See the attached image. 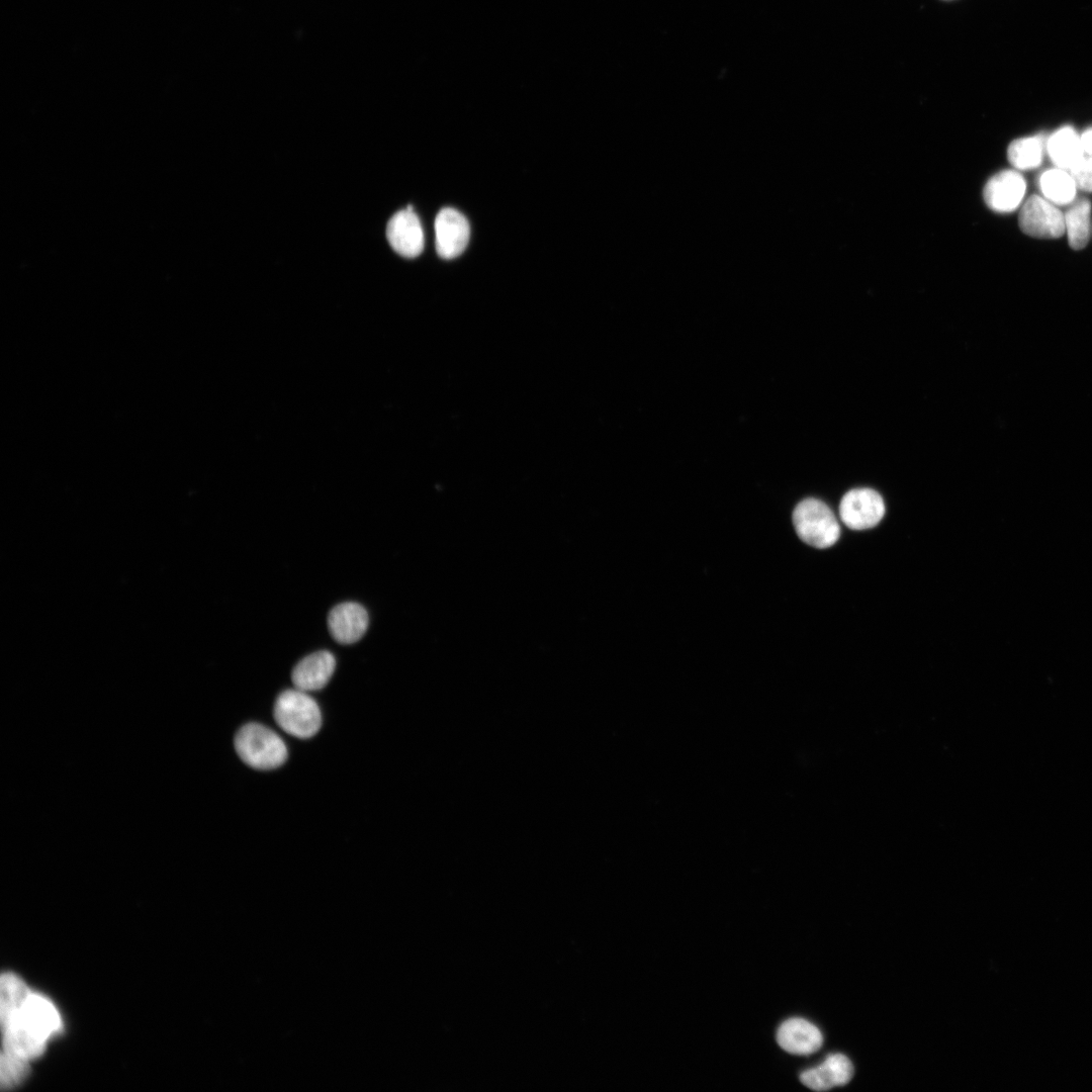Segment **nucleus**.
<instances>
[{
	"label": "nucleus",
	"instance_id": "obj_1",
	"mask_svg": "<svg viewBox=\"0 0 1092 1092\" xmlns=\"http://www.w3.org/2000/svg\"><path fill=\"white\" fill-rule=\"evenodd\" d=\"M0 990L2 1054L29 1062L60 1029V1015L47 998L32 993L14 974L2 975Z\"/></svg>",
	"mask_w": 1092,
	"mask_h": 1092
},
{
	"label": "nucleus",
	"instance_id": "obj_2",
	"mask_svg": "<svg viewBox=\"0 0 1092 1092\" xmlns=\"http://www.w3.org/2000/svg\"><path fill=\"white\" fill-rule=\"evenodd\" d=\"M235 748L240 758L255 769H273L287 759V747L281 737L258 723L240 728L235 736Z\"/></svg>",
	"mask_w": 1092,
	"mask_h": 1092
},
{
	"label": "nucleus",
	"instance_id": "obj_3",
	"mask_svg": "<svg viewBox=\"0 0 1092 1092\" xmlns=\"http://www.w3.org/2000/svg\"><path fill=\"white\" fill-rule=\"evenodd\" d=\"M273 715L282 730L298 738L315 735L322 726L318 705L298 689L286 690L277 697Z\"/></svg>",
	"mask_w": 1092,
	"mask_h": 1092
},
{
	"label": "nucleus",
	"instance_id": "obj_4",
	"mask_svg": "<svg viewBox=\"0 0 1092 1092\" xmlns=\"http://www.w3.org/2000/svg\"><path fill=\"white\" fill-rule=\"evenodd\" d=\"M793 523L798 536L816 548L830 547L840 536V527L834 514L828 506L816 498H806L797 505L793 513Z\"/></svg>",
	"mask_w": 1092,
	"mask_h": 1092
},
{
	"label": "nucleus",
	"instance_id": "obj_5",
	"mask_svg": "<svg viewBox=\"0 0 1092 1092\" xmlns=\"http://www.w3.org/2000/svg\"><path fill=\"white\" fill-rule=\"evenodd\" d=\"M1021 231L1037 239H1057L1065 233V217L1055 204L1038 195L1030 196L1019 213Z\"/></svg>",
	"mask_w": 1092,
	"mask_h": 1092
},
{
	"label": "nucleus",
	"instance_id": "obj_6",
	"mask_svg": "<svg viewBox=\"0 0 1092 1092\" xmlns=\"http://www.w3.org/2000/svg\"><path fill=\"white\" fill-rule=\"evenodd\" d=\"M885 514L882 496L872 488H854L847 491L839 504V516L844 525L853 530L876 526Z\"/></svg>",
	"mask_w": 1092,
	"mask_h": 1092
},
{
	"label": "nucleus",
	"instance_id": "obj_7",
	"mask_svg": "<svg viewBox=\"0 0 1092 1092\" xmlns=\"http://www.w3.org/2000/svg\"><path fill=\"white\" fill-rule=\"evenodd\" d=\"M469 223L454 208L439 211L435 219L436 250L443 259H453L465 250L469 241Z\"/></svg>",
	"mask_w": 1092,
	"mask_h": 1092
},
{
	"label": "nucleus",
	"instance_id": "obj_8",
	"mask_svg": "<svg viewBox=\"0 0 1092 1092\" xmlns=\"http://www.w3.org/2000/svg\"><path fill=\"white\" fill-rule=\"evenodd\" d=\"M386 238L391 248L402 257L415 258L422 253L424 232L411 205L390 217Z\"/></svg>",
	"mask_w": 1092,
	"mask_h": 1092
},
{
	"label": "nucleus",
	"instance_id": "obj_9",
	"mask_svg": "<svg viewBox=\"0 0 1092 1092\" xmlns=\"http://www.w3.org/2000/svg\"><path fill=\"white\" fill-rule=\"evenodd\" d=\"M1026 190V182L1021 174L1014 170H1004L986 183L983 197L989 208L996 212H1010L1021 203Z\"/></svg>",
	"mask_w": 1092,
	"mask_h": 1092
},
{
	"label": "nucleus",
	"instance_id": "obj_10",
	"mask_svg": "<svg viewBox=\"0 0 1092 1092\" xmlns=\"http://www.w3.org/2000/svg\"><path fill=\"white\" fill-rule=\"evenodd\" d=\"M367 611L354 602L335 606L328 616L332 637L341 644H352L362 638L368 628Z\"/></svg>",
	"mask_w": 1092,
	"mask_h": 1092
},
{
	"label": "nucleus",
	"instance_id": "obj_11",
	"mask_svg": "<svg viewBox=\"0 0 1092 1092\" xmlns=\"http://www.w3.org/2000/svg\"><path fill=\"white\" fill-rule=\"evenodd\" d=\"M777 1040L784 1051L793 1055L807 1056L822 1046L823 1035L810 1021L804 1018H790L780 1025Z\"/></svg>",
	"mask_w": 1092,
	"mask_h": 1092
},
{
	"label": "nucleus",
	"instance_id": "obj_12",
	"mask_svg": "<svg viewBox=\"0 0 1092 1092\" xmlns=\"http://www.w3.org/2000/svg\"><path fill=\"white\" fill-rule=\"evenodd\" d=\"M335 667L334 655L327 650H320L303 657L294 666L291 679L295 689L306 693L317 691L329 682Z\"/></svg>",
	"mask_w": 1092,
	"mask_h": 1092
},
{
	"label": "nucleus",
	"instance_id": "obj_13",
	"mask_svg": "<svg viewBox=\"0 0 1092 1092\" xmlns=\"http://www.w3.org/2000/svg\"><path fill=\"white\" fill-rule=\"evenodd\" d=\"M853 1076L850 1060L842 1054L828 1056L818 1067L800 1075L801 1082L815 1091H826L847 1084Z\"/></svg>",
	"mask_w": 1092,
	"mask_h": 1092
},
{
	"label": "nucleus",
	"instance_id": "obj_14",
	"mask_svg": "<svg viewBox=\"0 0 1092 1092\" xmlns=\"http://www.w3.org/2000/svg\"><path fill=\"white\" fill-rule=\"evenodd\" d=\"M1046 152L1057 168L1066 171L1085 157L1080 135L1070 125L1057 129L1046 140Z\"/></svg>",
	"mask_w": 1092,
	"mask_h": 1092
},
{
	"label": "nucleus",
	"instance_id": "obj_15",
	"mask_svg": "<svg viewBox=\"0 0 1092 1092\" xmlns=\"http://www.w3.org/2000/svg\"><path fill=\"white\" fill-rule=\"evenodd\" d=\"M1046 150V140L1042 134L1014 140L1007 149V158L1017 170H1030L1038 167Z\"/></svg>",
	"mask_w": 1092,
	"mask_h": 1092
},
{
	"label": "nucleus",
	"instance_id": "obj_16",
	"mask_svg": "<svg viewBox=\"0 0 1092 1092\" xmlns=\"http://www.w3.org/2000/svg\"><path fill=\"white\" fill-rule=\"evenodd\" d=\"M1091 204L1082 198L1074 202L1064 214L1065 232L1069 245L1074 250H1081L1088 244L1090 237Z\"/></svg>",
	"mask_w": 1092,
	"mask_h": 1092
},
{
	"label": "nucleus",
	"instance_id": "obj_17",
	"mask_svg": "<svg viewBox=\"0 0 1092 1092\" xmlns=\"http://www.w3.org/2000/svg\"><path fill=\"white\" fill-rule=\"evenodd\" d=\"M1039 188L1045 199L1056 205L1071 203L1077 190L1070 173L1060 168L1043 172L1039 177Z\"/></svg>",
	"mask_w": 1092,
	"mask_h": 1092
},
{
	"label": "nucleus",
	"instance_id": "obj_18",
	"mask_svg": "<svg viewBox=\"0 0 1092 1092\" xmlns=\"http://www.w3.org/2000/svg\"><path fill=\"white\" fill-rule=\"evenodd\" d=\"M28 1072V1062L14 1057L1 1055L0 1082L3 1088H10L20 1083Z\"/></svg>",
	"mask_w": 1092,
	"mask_h": 1092
},
{
	"label": "nucleus",
	"instance_id": "obj_19",
	"mask_svg": "<svg viewBox=\"0 0 1092 1092\" xmlns=\"http://www.w3.org/2000/svg\"><path fill=\"white\" fill-rule=\"evenodd\" d=\"M1069 173L1077 188L1092 192V157H1084Z\"/></svg>",
	"mask_w": 1092,
	"mask_h": 1092
},
{
	"label": "nucleus",
	"instance_id": "obj_20",
	"mask_svg": "<svg viewBox=\"0 0 1092 1092\" xmlns=\"http://www.w3.org/2000/svg\"><path fill=\"white\" fill-rule=\"evenodd\" d=\"M1081 143L1085 154L1092 157V127L1087 128L1080 135Z\"/></svg>",
	"mask_w": 1092,
	"mask_h": 1092
}]
</instances>
